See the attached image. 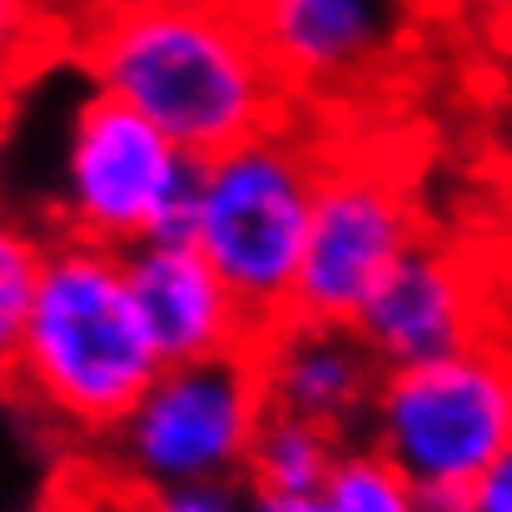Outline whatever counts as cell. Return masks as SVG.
<instances>
[{"mask_svg":"<svg viewBox=\"0 0 512 512\" xmlns=\"http://www.w3.org/2000/svg\"><path fill=\"white\" fill-rule=\"evenodd\" d=\"M70 50L95 90L140 110L194 160L304 115L244 10L130 0L80 25Z\"/></svg>","mask_w":512,"mask_h":512,"instance_id":"obj_1","label":"cell"},{"mask_svg":"<svg viewBox=\"0 0 512 512\" xmlns=\"http://www.w3.org/2000/svg\"><path fill=\"white\" fill-rule=\"evenodd\" d=\"M160 368L165 358L130 294L125 249L50 229L15 398L55 423L75 453H90L120 428Z\"/></svg>","mask_w":512,"mask_h":512,"instance_id":"obj_2","label":"cell"},{"mask_svg":"<svg viewBox=\"0 0 512 512\" xmlns=\"http://www.w3.org/2000/svg\"><path fill=\"white\" fill-rule=\"evenodd\" d=\"M329 140L334 130H324L314 115H294L199 160L189 239L254 314L259 334L294 314Z\"/></svg>","mask_w":512,"mask_h":512,"instance_id":"obj_3","label":"cell"},{"mask_svg":"<svg viewBox=\"0 0 512 512\" xmlns=\"http://www.w3.org/2000/svg\"><path fill=\"white\" fill-rule=\"evenodd\" d=\"M199 160L160 125L105 90H85L65 125L55 179V234L110 249L145 239H189Z\"/></svg>","mask_w":512,"mask_h":512,"instance_id":"obj_4","label":"cell"},{"mask_svg":"<svg viewBox=\"0 0 512 512\" xmlns=\"http://www.w3.org/2000/svg\"><path fill=\"white\" fill-rule=\"evenodd\" d=\"M363 438L418 488H468L512 443V339L498 329L458 353L383 368Z\"/></svg>","mask_w":512,"mask_h":512,"instance_id":"obj_5","label":"cell"},{"mask_svg":"<svg viewBox=\"0 0 512 512\" xmlns=\"http://www.w3.org/2000/svg\"><path fill=\"white\" fill-rule=\"evenodd\" d=\"M264 413L269 398L249 353L165 363L120 428L90 453L145 493L244 478Z\"/></svg>","mask_w":512,"mask_h":512,"instance_id":"obj_6","label":"cell"},{"mask_svg":"<svg viewBox=\"0 0 512 512\" xmlns=\"http://www.w3.org/2000/svg\"><path fill=\"white\" fill-rule=\"evenodd\" d=\"M423 214L408 170L343 150L339 135L329 140V165L319 179L314 229L294 289V314L353 324L368 294L383 284V274L423 244Z\"/></svg>","mask_w":512,"mask_h":512,"instance_id":"obj_7","label":"cell"},{"mask_svg":"<svg viewBox=\"0 0 512 512\" xmlns=\"http://www.w3.org/2000/svg\"><path fill=\"white\" fill-rule=\"evenodd\" d=\"M244 15L294 105L314 120L329 105L353 110L388 90L428 35L413 0H249Z\"/></svg>","mask_w":512,"mask_h":512,"instance_id":"obj_8","label":"cell"},{"mask_svg":"<svg viewBox=\"0 0 512 512\" xmlns=\"http://www.w3.org/2000/svg\"><path fill=\"white\" fill-rule=\"evenodd\" d=\"M353 329L383 368L428 363V358L458 353L468 343L498 334L488 284L478 279L473 259L433 239L413 244L383 274V284L358 309Z\"/></svg>","mask_w":512,"mask_h":512,"instance_id":"obj_9","label":"cell"},{"mask_svg":"<svg viewBox=\"0 0 512 512\" xmlns=\"http://www.w3.org/2000/svg\"><path fill=\"white\" fill-rule=\"evenodd\" d=\"M249 358L269 408L314 418L339 438H363L373 393L383 383V363L358 339L353 324L289 314L254 339Z\"/></svg>","mask_w":512,"mask_h":512,"instance_id":"obj_10","label":"cell"},{"mask_svg":"<svg viewBox=\"0 0 512 512\" xmlns=\"http://www.w3.org/2000/svg\"><path fill=\"white\" fill-rule=\"evenodd\" d=\"M125 274L165 363L249 353L259 339L254 314L194 239H145L125 249Z\"/></svg>","mask_w":512,"mask_h":512,"instance_id":"obj_11","label":"cell"},{"mask_svg":"<svg viewBox=\"0 0 512 512\" xmlns=\"http://www.w3.org/2000/svg\"><path fill=\"white\" fill-rule=\"evenodd\" d=\"M343 443L348 438H339L334 428H324L314 418L269 408L254 433L244 483H249V493H324Z\"/></svg>","mask_w":512,"mask_h":512,"instance_id":"obj_12","label":"cell"},{"mask_svg":"<svg viewBox=\"0 0 512 512\" xmlns=\"http://www.w3.org/2000/svg\"><path fill=\"white\" fill-rule=\"evenodd\" d=\"M45 239L50 234L30 229L25 219L0 214V398H15V368L45 264Z\"/></svg>","mask_w":512,"mask_h":512,"instance_id":"obj_13","label":"cell"},{"mask_svg":"<svg viewBox=\"0 0 512 512\" xmlns=\"http://www.w3.org/2000/svg\"><path fill=\"white\" fill-rule=\"evenodd\" d=\"M329 512H428L423 488L368 438H348L324 483Z\"/></svg>","mask_w":512,"mask_h":512,"instance_id":"obj_14","label":"cell"},{"mask_svg":"<svg viewBox=\"0 0 512 512\" xmlns=\"http://www.w3.org/2000/svg\"><path fill=\"white\" fill-rule=\"evenodd\" d=\"M40 512H155V498L130 478H120L105 458L75 453L65 473L50 483Z\"/></svg>","mask_w":512,"mask_h":512,"instance_id":"obj_15","label":"cell"},{"mask_svg":"<svg viewBox=\"0 0 512 512\" xmlns=\"http://www.w3.org/2000/svg\"><path fill=\"white\" fill-rule=\"evenodd\" d=\"M45 45H70V25L50 0H0V90L25 80Z\"/></svg>","mask_w":512,"mask_h":512,"instance_id":"obj_16","label":"cell"},{"mask_svg":"<svg viewBox=\"0 0 512 512\" xmlns=\"http://www.w3.org/2000/svg\"><path fill=\"white\" fill-rule=\"evenodd\" d=\"M155 512H249V483L219 478V483H179L150 493Z\"/></svg>","mask_w":512,"mask_h":512,"instance_id":"obj_17","label":"cell"},{"mask_svg":"<svg viewBox=\"0 0 512 512\" xmlns=\"http://www.w3.org/2000/svg\"><path fill=\"white\" fill-rule=\"evenodd\" d=\"M468 508L473 512H512V443L468 483Z\"/></svg>","mask_w":512,"mask_h":512,"instance_id":"obj_18","label":"cell"},{"mask_svg":"<svg viewBox=\"0 0 512 512\" xmlns=\"http://www.w3.org/2000/svg\"><path fill=\"white\" fill-rule=\"evenodd\" d=\"M55 10H60V20L70 25V35L80 30V25H95V20H105V15H115V10H125L130 0H50Z\"/></svg>","mask_w":512,"mask_h":512,"instance_id":"obj_19","label":"cell"},{"mask_svg":"<svg viewBox=\"0 0 512 512\" xmlns=\"http://www.w3.org/2000/svg\"><path fill=\"white\" fill-rule=\"evenodd\" d=\"M428 25H478L483 0H413Z\"/></svg>","mask_w":512,"mask_h":512,"instance_id":"obj_20","label":"cell"},{"mask_svg":"<svg viewBox=\"0 0 512 512\" xmlns=\"http://www.w3.org/2000/svg\"><path fill=\"white\" fill-rule=\"evenodd\" d=\"M249 512H329L324 493H249Z\"/></svg>","mask_w":512,"mask_h":512,"instance_id":"obj_21","label":"cell"},{"mask_svg":"<svg viewBox=\"0 0 512 512\" xmlns=\"http://www.w3.org/2000/svg\"><path fill=\"white\" fill-rule=\"evenodd\" d=\"M478 30H483L498 50H508L512 45V0H483V10H478Z\"/></svg>","mask_w":512,"mask_h":512,"instance_id":"obj_22","label":"cell"},{"mask_svg":"<svg viewBox=\"0 0 512 512\" xmlns=\"http://www.w3.org/2000/svg\"><path fill=\"white\" fill-rule=\"evenodd\" d=\"M423 508L428 512H473L468 508V488H423Z\"/></svg>","mask_w":512,"mask_h":512,"instance_id":"obj_23","label":"cell"},{"mask_svg":"<svg viewBox=\"0 0 512 512\" xmlns=\"http://www.w3.org/2000/svg\"><path fill=\"white\" fill-rule=\"evenodd\" d=\"M170 5H204V10H244L249 0H170Z\"/></svg>","mask_w":512,"mask_h":512,"instance_id":"obj_24","label":"cell"},{"mask_svg":"<svg viewBox=\"0 0 512 512\" xmlns=\"http://www.w3.org/2000/svg\"><path fill=\"white\" fill-rule=\"evenodd\" d=\"M503 55H508V65H512V45H508V50H503Z\"/></svg>","mask_w":512,"mask_h":512,"instance_id":"obj_25","label":"cell"}]
</instances>
